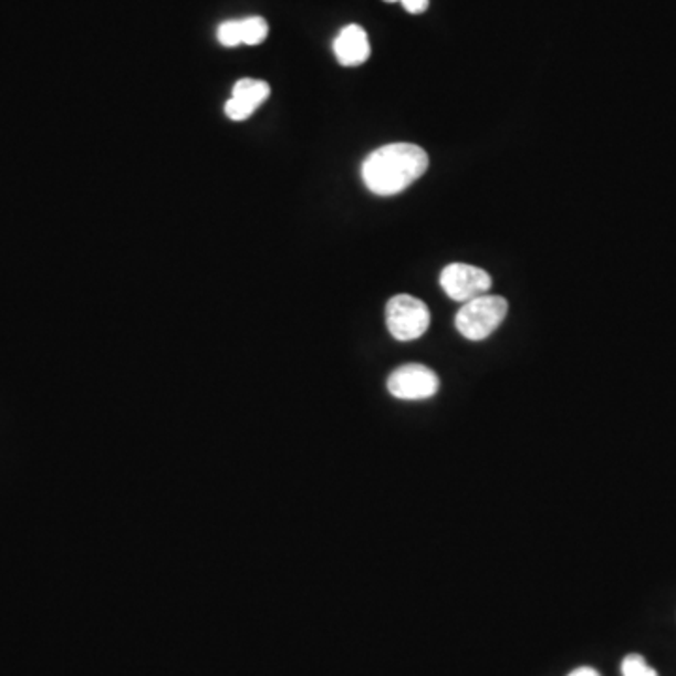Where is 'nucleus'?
Instances as JSON below:
<instances>
[{
  "label": "nucleus",
  "instance_id": "5",
  "mask_svg": "<svg viewBox=\"0 0 676 676\" xmlns=\"http://www.w3.org/2000/svg\"><path fill=\"white\" fill-rule=\"evenodd\" d=\"M440 285L447 298L465 304L489 292L492 279L483 269L468 263H451L441 271Z\"/></svg>",
  "mask_w": 676,
  "mask_h": 676
},
{
  "label": "nucleus",
  "instance_id": "4",
  "mask_svg": "<svg viewBox=\"0 0 676 676\" xmlns=\"http://www.w3.org/2000/svg\"><path fill=\"white\" fill-rule=\"evenodd\" d=\"M387 389L401 401H425L435 397L440 389L438 374L425 365L409 363L398 366L387 378Z\"/></svg>",
  "mask_w": 676,
  "mask_h": 676
},
{
  "label": "nucleus",
  "instance_id": "2",
  "mask_svg": "<svg viewBox=\"0 0 676 676\" xmlns=\"http://www.w3.org/2000/svg\"><path fill=\"white\" fill-rule=\"evenodd\" d=\"M508 309L506 299L485 293L462 304L455 318V327L468 341H485L500 327V323L508 316Z\"/></svg>",
  "mask_w": 676,
  "mask_h": 676
},
{
  "label": "nucleus",
  "instance_id": "10",
  "mask_svg": "<svg viewBox=\"0 0 676 676\" xmlns=\"http://www.w3.org/2000/svg\"><path fill=\"white\" fill-rule=\"evenodd\" d=\"M217 38L218 42L226 45V48L241 45V25H239V19H231V21H226V23L218 27Z\"/></svg>",
  "mask_w": 676,
  "mask_h": 676
},
{
  "label": "nucleus",
  "instance_id": "9",
  "mask_svg": "<svg viewBox=\"0 0 676 676\" xmlns=\"http://www.w3.org/2000/svg\"><path fill=\"white\" fill-rule=\"evenodd\" d=\"M622 676H658V673L639 654H630L622 659Z\"/></svg>",
  "mask_w": 676,
  "mask_h": 676
},
{
  "label": "nucleus",
  "instance_id": "1",
  "mask_svg": "<svg viewBox=\"0 0 676 676\" xmlns=\"http://www.w3.org/2000/svg\"><path fill=\"white\" fill-rule=\"evenodd\" d=\"M428 168V155L414 143H389L366 156L361 166L365 187L376 196L403 193Z\"/></svg>",
  "mask_w": 676,
  "mask_h": 676
},
{
  "label": "nucleus",
  "instance_id": "3",
  "mask_svg": "<svg viewBox=\"0 0 676 676\" xmlns=\"http://www.w3.org/2000/svg\"><path fill=\"white\" fill-rule=\"evenodd\" d=\"M385 323L393 339L398 342L417 341L430 325V312L422 299L412 295H395L385 306Z\"/></svg>",
  "mask_w": 676,
  "mask_h": 676
},
{
  "label": "nucleus",
  "instance_id": "8",
  "mask_svg": "<svg viewBox=\"0 0 676 676\" xmlns=\"http://www.w3.org/2000/svg\"><path fill=\"white\" fill-rule=\"evenodd\" d=\"M241 25V42L247 45H258L268 38L269 25L266 19L260 15L254 18L239 19Z\"/></svg>",
  "mask_w": 676,
  "mask_h": 676
},
{
  "label": "nucleus",
  "instance_id": "11",
  "mask_svg": "<svg viewBox=\"0 0 676 676\" xmlns=\"http://www.w3.org/2000/svg\"><path fill=\"white\" fill-rule=\"evenodd\" d=\"M401 4H403L409 13H423L428 8V0H401Z\"/></svg>",
  "mask_w": 676,
  "mask_h": 676
},
{
  "label": "nucleus",
  "instance_id": "7",
  "mask_svg": "<svg viewBox=\"0 0 676 676\" xmlns=\"http://www.w3.org/2000/svg\"><path fill=\"white\" fill-rule=\"evenodd\" d=\"M333 50H335L336 61L342 66L352 69V66H361L366 63V59L371 56V42L363 27L347 25L335 38Z\"/></svg>",
  "mask_w": 676,
  "mask_h": 676
},
{
  "label": "nucleus",
  "instance_id": "13",
  "mask_svg": "<svg viewBox=\"0 0 676 676\" xmlns=\"http://www.w3.org/2000/svg\"><path fill=\"white\" fill-rule=\"evenodd\" d=\"M385 2H401V0H385Z\"/></svg>",
  "mask_w": 676,
  "mask_h": 676
},
{
  "label": "nucleus",
  "instance_id": "6",
  "mask_svg": "<svg viewBox=\"0 0 676 676\" xmlns=\"http://www.w3.org/2000/svg\"><path fill=\"white\" fill-rule=\"evenodd\" d=\"M269 94H271L269 83L245 77L233 85V91H231L230 100L226 102L223 112L231 121H245L269 98Z\"/></svg>",
  "mask_w": 676,
  "mask_h": 676
},
{
  "label": "nucleus",
  "instance_id": "12",
  "mask_svg": "<svg viewBox=\"0 0 676 676\" xmlns=\"http://www.w3.org/2000/svg\"><path fill=\"white\" fill-rule=\"evenodd\" d=\"M568 676H602V675H600V673H597V670L594 669V667H586V665H584V667H578V669L571 670L570 675Z\"/></svg>",
  "mask_w": 676,
  "mask_h": 676
}]
</instances>
